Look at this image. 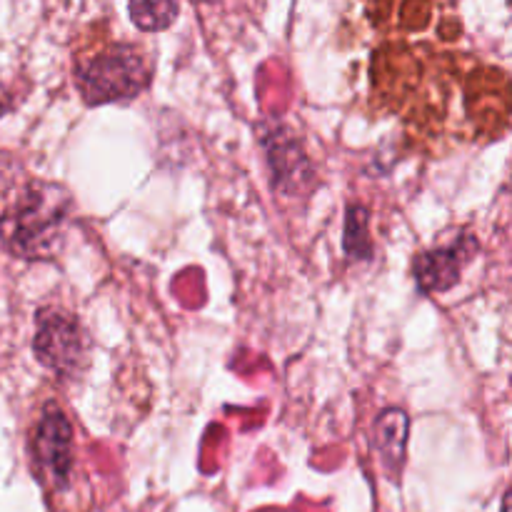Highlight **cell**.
Masks as SVG:
<instances>
[{"label": "cell", "mask_w": 512, "mask_h": 512, "mask_svg": "<svg viewBox=\"0 0 512 512\" xmlns=\"http://www.w3.org/2000/svg\"><path fill=\"white\" fill-rule=\"evenodd\" d=\"M260 145L265 150L270 168V183L280 195H293L310 183L313 178V165L305 155L300 140L283 125H268L265 133H260Z\"/></svg>", "instance_id": "cell-6"}, {"label": "cell", "mask_w": 512, "mask_h": 512, "mask_svg": "<svg viewBox=\"0 0 512 512\" xmlns=\"http://www.w3.org/2000/svg\"><path fill=\"white\" fill-rule=\"evenodd\" d=\"M475 253H478V238L465 230H460L450 243L420 253L413 260V275L420 293H445L455 288Z\"/></svg>", "instance_id": "cell-5"}, {"label": "cell", "mask_w": 512, "mask_h": 512, "mask_svg": "<svg viewBox=\"0 0 512 512\" xmlns=\"http://www.w3.org/2000/svg\"><path fill=\"white\" fill-rule=\"evenodd\" d=\"M73 198L63 185L33 180L0 215V243L18 260H53L68 230Z\"/></svg>", "instance_id": "cell-1"}, {"label": "cell", "mask_w": 512, "mask_h": 512, "mask_svg": "<svg viewBox=\"0 0 512 512\" xmlns=\"http://www.w3.org/2000/svg\"><path fill=\"white\" fill-rule=\"evenodd\" d=\"M148 83V58L128 43L110 45L103 53L75 65V88L83 103L93 108L138 98Z\"/></svg>", "instance_id": "cell-2"}, {"label": "cell", "mask_w": 512, "mask_h": 512, "mask_svg": "<svg viewBox=\"0 0 512 512\" xmlns=\"http://www.w3.org/2000/svg\"><path fill=\"white\" fill-rule=\"evenodd\" d=\"M180 13L178 3L170 0H155V3H133L130 5V18L145 33H160V30L170 28Z\"/></svg>", "instance_id": "cell-9"}, {"label": "cell", "mask_w": 512, "mask_h": 512, "mask_svg": "<svg viewBox=\"0 0 512 512\" xmlns=\"http://www.w3.org/2000/svg\"><path fill=\"white\" fill-rule=\"evenodd\" d=\"M410 420L400 408H388L378 415L373 425V445L378 450L383 468L388 473H398L405 465V448H408Z\"/></svg>", "instance_id": "cell-7"}, {"label": "cell", "mask_w": 512, "mask_h": 512, "mask_svg": "<svg viewBox=\"0 0 512 512\" xmlns=\"http://www.w3.org/2000/svg\"><path fill=\"white\" fill-rule=\"evenodd\" d=\"M30 450H33L35 468L55 488H65L70 478V468H73V428H70V420L65 418V413L55 403L45 405L43 415H40L38 425L33 430Z\"/></svg>", "instance_id": "cell-4"}, {"label": "cell", "mask_w": 512, "mask_h": 512, "mask_svg": "<svg viewBox=\"0 0 512 512\" xmlns=\"http://www.w3.org/2000/svg\"><path fill=\"white\" fill-rule=\"evenodd\" d=\"M368 218V208H363V205H348V213H345L343 248L345 255H348L350 260H358V263H368V260L373 258Z\"/></svg>", "instance_id": "cell-8"}, {"label": "cell", "mask_w": 512, "mask_h": 512, "mask_svg": "<svg viewBox=\"0 0 512 512\" xmlns=\"http://www.w3.org/2000/svg\"><path fill=\"white\" fill-rule=\"evenodd\" d=\"M88 350V335L75 315L58 308L38 310L33 353L45 370L63 380L78 378L88 365Z\"/></svg>", "instance_id": "cell-3"}]
</instances>
